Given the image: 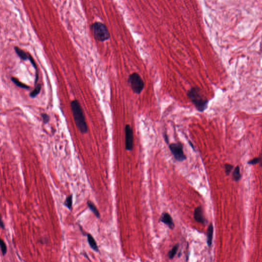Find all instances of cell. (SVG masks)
<instances>
[{
    "instance_id": "1",
    "label": "cell",
    "mask_w": 262,
    "mask_h": 262,
    "mask_svg": "<svg viewBox=\"0 0 262 262\" xmlns=\"http://www.w3.org/2000/svg\"><path fill=\"white\" fill-rule=\"evenodd\" d=\"M187 95L198 111L202 113L207 110L209 100L204 96L199 88L193 87L187 91Z\"/></svg>"
},
{
    "instance_id": "2",
    "label": "cell",
    "mask_w": 262,
    "mask_h": 262,
    "mask_svg": "<svg viewBox=\"0 0 262 262\" xmlns=\"http://www.w3.org/2000/svg\"><path fill=\"white\" fill-rule=\"evenodd\" d=\"M70 105L76 126L80 132L86 133L88 132V128L81 105L78 101L74 100L71 102Z\"/></svg>"
},
{
    "instance_id": "3",
    "label": "cell",
    "mask_w": 262,
    "mask_h": 262,
    "mask_svg": "<svg viewBox=\"0 0 262 262\" xmlns=\"http://www.w3.org/2000/svg\"><path fill=\"white\" fill-rule=\"evenodd\" d=\"M91 29L95 38L99 42H105L110 38L109 30L104 24L96 22L92 24Z\"/></svg>"
},
{
    "instance_id": "4",
    "label": "cell",
    "mask_w": 262,
    "mask_h": 262,
    "mask_svg": "<svg viewBox=\"0 0 262 262\" xmlns=\"http://www.w3.org/2000/svg\"><path fill=\"white\" fill-rule=\"evenodd\" d=\"M133 91L136 94H140L145 87V82L140 76L137 73L131 74L128 79Z\"/></svg>"
},
{
    "instance_id": "5",
    "label": "cell",
    "mask_w": 262,
    "mask_h": 262,
    "mask_svg": "<svg viewBox=\"0 0 262 262\" xmlns=\"http://www.w3.org/2000/svg\"><path fill=\"white\" fill-rule=\"evenodd\" d=\"M168 147L172 155L177 161L183 162L187 159V156L183 151V145L180 141L169 143Z\"/></svg>"
},
{
    "instance_id": "6",
    "label": "cell",
    "mask_w": 262,
    "mask_h": 262,
    "mask_svg": "<svg viewBox=\"0 0 262 262\" xmlns=\"http://www.w3.org/2000/svg\"><path fill=\"white\" fill-rule=\"evenodd\" d=\"M134 147V136L132 128L129 124L125 127V147L127 151H132Z\"/></svg>"
},
{
    "instance_id": "7",
    "label": "cell",
    "mask_w": 262,
    "mask_h": 262,
    "mask_svg": "<svg viewBox=\"0 0 262 262\" xmlns=\"http://www.w3.org/2000/svg\"><path fill=\"white\" fill-rule=\"evenodd\" d=\"M159 221L160 222L163 223L167 225L168 227L172 230L174 229L175 227L173 218L170 214L166 212H163L162 214Z\"/></svg>"
},
{
    "instance_id": "8",
    "label": "cell",
    "mask_w": 262,
    "mask_h": 262,
    "mask_svg": "<svg viewBox=\"0 0 262 262\" xmlns=\"http://www.w3.org/2000/svg\"><path fill=\"white\" fill-rule=\"evenodd\" d=\"M194 218L196 222L202 224H205L206 221L204 216L203 210L201 206H199L195 208Z\"/></svg>"
},
{
    "instance_id": "9",
    "label": "cell",
    "mask_w": 262,
    "mask_h": 262,
    "mask_svg": "<svg viewBox=\"0 0 262 262\" xmlns=\"http://www.w3.org/2000/svg\"><path fill=\"white\" fill-rule=\"evenodd\" d=\"M214 233V226L212 223H210L208 227L207 231V244L208 247H211L212 242Z\"/></svg>"
},
{
    "instance_id": "10",
    "label": "cell",
    "mask_w": 262,
    "mask_h": 262,
    "mask_svg": "<svg viewBox=\"0 0 262 262\" xmlns=\"http://www.w3.org/2000/svg\"><path fill=\"white\" fill-rule=\"evenodd\" d=\"M87 236L88 242L89 244V245L90 246L91 248L92 249L94 250L95 252H99V246L97 245V244L95 241L94 238L90 233H87Z\"/></svg>"
},
{
    "instance_id": "11",
    "label": "cell",
    "mask_w": 262,
    "mask_h": 262,
    "mask_svg": "<svg viewBox=\"0 0 262 262\" xmlns=\"http://www.w3.org/2000/svg\"><path fill=\"white\" fill-rule=\"evenodd\" d=\"M15 50L17 55L20 57V58L22 60L27 61L28 59H29V53H26L24 51L19 48L17 47H15Z\"/></svg>"
},
{
    "instance_id": "12",
    "label": "cell",
    "mask_w": 262,
    "mask_h": 262,
    "mask_svg": "<svg viewBox=\"0 0 262 262\" xmlns=\"http://www.w3.org/2000/svg\"><path fill=\"white\" fill-rule=\"evenodd\" d=\"M232 176L233 180L238 182L242 178V175L240 172V168L239 166H237L233 170L232 174Z\"/></svg>"
},
{
    "instance_id": "13",
    "label": "cell",
    "mask_w": 262,
    "mask_h": 262,
    "mask_svg": "<svg viewBox=\"0 0 262 262\" xmlns=\"http://www.w3.org/2000/svg\"><path fill=\"white\" fill-rule=\"evenodd\" d=\"M87 205H88V208H90V210L92 212L93 214H94L95 216H96L97 218H100V217H101L100 213L94 204L92 202L88 201Z\"/></svg>"
},
{
    "instance_id": "14",
    "label": "cell",
    "mask_w": 262,
    "mask_h": 262,
    "mask_svg": "<svg viewBox=\"0 0 262 262\" xmlns=\"http://www.w3.org/2000/svg\"><path fill=\"white\" fill-rule=\"evenodd\" d=\"M179 247V244H177L175 245L172 248L171 250H170V251L168 252V256L170 260H172L174 259L175 256H176L177 252H178Z\"/></svg>"
},
{
    "instance_id": "15",
    "label": "cell",
    "mask_w": 262,
    "mask_h": 262,
    "mask_svg": "<svg viewBox=\"0 0 262 262\" xmlns=\"http://www.w3.org/2000/svg\"><path fill=\"white\" fill-rule=\"evenodd\" d=\"M72 203H73V195H69L66 197V199L64 203V205L71 210L72 208Z\"/></svg>"
},
{
    "instance_id": "16",
    "label": "cell",
    "mask_w": 262,
    "mask_h": 262,
    "mask_svg": "<svg viewBox=\"0 0 262 262\" xmlns=\"http://www.w3.org/2000/svg\"><path fill=\"white\" fill-rule=\"evenodd\" d=\"M41 87H42V86L41 84L36 85L34 90L30 93V96L31 97V98H35L40 93V91L41 90Z\"/></svg>"
},
{
    "instance_id": "17",
    "label": "cell",
    "mask_w": 262,
    "mask_h": 262,
    "mask_svg": "<svg viewBox=\"0 0 262 262\" xmlns=\"http://www.w3.org/2000/svg\"><path fill=\"white\" fill-rule=\"evenodd\" d=\"M11 79V80H12V81H13V82L17 86H18L19 87H20V88H22L23 89H29L30 88L29 86H27V85H26L25 84L19 81V80L17 79V78H12Z\"/></svg>"
},
{
    "instance_id": "18",
    "label": "cell",
    "mask_w": 262,
    "mask_h": 262,
    "mask_svg": "<svg viewBox=\"0 0 262 262\" xmlns=\"http://www.w3.org/2000/svg\"><path fill=\"white\" fill-rule=\"evenodd\" d=\"M0 248L1 250L3 255L5 256L7 252V248L6 245L5 243V242L1 238H0Z\"/></svg>"
},
{
    "instance_id": "19",
    "label": "cell",
    "mask_w": 262,
    "mask_h": 262,
    "mask_svg": "<svg viewBox=\"0 0 262 262\" xmlns=\"http://www.w3.org/2000/svg\"><path fill=\"white\" fill-rule=\"evenodd\" d=\"M234 166L231 164H225L224 165L225 172L226 176H228L233 169Z\"/></svg>"
},
{
    "instance_id": "20",
    "label": "cell",
    "mask_w": 262,
    "mask_h": 262,
    "mask_svg": "<svg viewBox=\"0 0 262 262\" xmlns=\"http://www.w3.org/2000/svg\"><path fill=\"white\" fill-rule=\"evenodd\" d=\"M261 157H256L248 161L247 163L249 165L253 166V165H256V164L259 163L261 162Z\"/></svg>"
},
{
    "instance_id": "21",
    "label": "cell",
    "mask_w": 262,
    "mask_h": 262,
    "mask_svg": "<svg viewBox=\"0 0 262 262\" xmlns=\"http://www.w3.org/2000/svg\"><path fill=\"white\" fill-rule=\"evenodd\" d=\"M42 118L43 120V122L45 124H47L49 120H50V117L48 115H47L46 114H42Z\"/></svg>"
},
{
    "instance_id": "22",
    "label": "cell",
    "mask_w": 262,
    "mask_h": 262,
    "mask_svg": "<svg viewBox=\"0 0 262 262\" xmlns=\"http://www.w3.org/2000/svg\"><path fill=\"white\" fill-rule=\"evenodd\" d=\"M163 138L166 143L167 145H168V144H169V138H168V135L166 133H164V134H163Z\"/></svg>"
},
{
    "instance_id": "23",
    "label": "cell",
    "mask_w": 262,
    "mask_h": 262,
    "mask_svg": "<svg viewBox=\"0 0 262 262\" xmlns=\"http://www.w3.org/2000/svg\"><path fill=\"white\" fill-rule=\"evenodd\" d=\"M0 227H1L3 229H4V222H3V221L2 219V217H1V214H0Z\"/></svg>"
},
{
    "instance_id": "24",
    "label": "cell",
    "mask_w": 262,
    "mask_h": 262,
    "mask_svg": "<svg viewBox=\"0 0 262 262\" xmlns=\"http://www.w3.org/2000/svg\"><path fill=\"white\" fill-rule=\"evenodd\" d=\"M189 145H191V148L193 149V150H194V151H196V150H195V147H194V145H193V143H191V141H189Z\"/></svg>"
}]
</instances>
